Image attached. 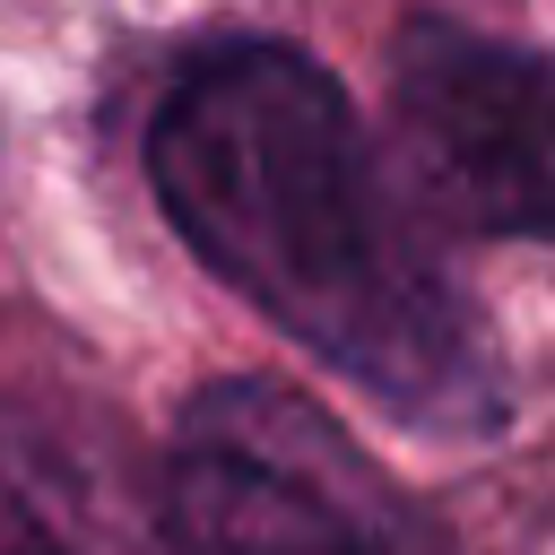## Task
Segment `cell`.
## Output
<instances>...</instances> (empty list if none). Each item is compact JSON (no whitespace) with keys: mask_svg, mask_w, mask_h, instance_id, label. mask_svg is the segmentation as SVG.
<instances>
[{"mask_svg":"<svg viewBox=\"0 0 555 555\" xmlns=\"http://www.w3.org/2000/svg\"><path fill=\"white\" fill-rule=\"evenodd\" d=\"M147 165L182 243L295 347L408 425L486 434L503 416L494 347L330 69L286 43L208 52L165 95Z\"/></svg>","mask_w":555,"mask_h":555,"instance_id":"1","label":"cell"},{"mask_svg":"<svg viewBox=\"0 0 555 555\" xmlns=\"http://www.w3.org/2000/svg\"><path fill=\"white\" fill-rule=\"evenodd\" d=\"M173 555H442L434 520L295 390L217 382L165 460Z\"/></svg>","mask_w":555,"mask_h":555,"instance_id":"2","label":"cell"},{"mask_svg":"<svg viewBox=\"0 0 555 555\" xmlns=\"http://www.w3.org/2000/svg\"><path fill=\"white\" fill-rule=\"evenodd\" d=\"M408 191L468 234L555 243V52L408 17L390 43Z\"/></svg>","mask_w":555,"mask_h":555,"instance_id":"3","label":"cell"}]
</instances>
